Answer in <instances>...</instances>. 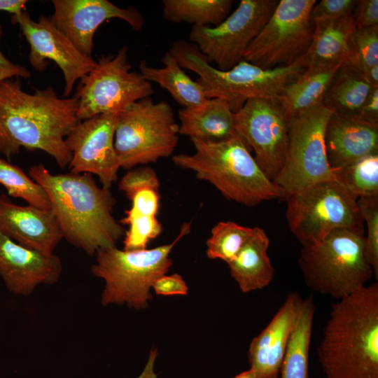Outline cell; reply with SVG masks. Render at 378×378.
I'll use <instances>...</instances> for the list:
<instances>
[{
    "label": "cell",
    "instance_id": "1",
    "mask_svg": "<svg viewBox=\"0 0 378 378\" xmlns=\"http://www.w3.org/2000/svg\"><path fill=\"white\" fill-rule=\"evenodd\" d=\"M78 100L59 97L47 87L33 94L22 90L19 78L0 82V153L10 158L22 148L40 150L58 166L69 165L71 153L65 138L78 122Z\"/></svg>",
    "mask_w": 378,
    "mask_h": 378
},
{
    "label": "cell",
    "instance_id": "2",
    "mask_svg": "<svg viewBox=\"0 0 378 378\" xmlns=\"http://www.w3.org/2000/svg\"><path fill=\"white\" fill-rule=\"evenodd\" d=\"M29 175L46 191L63 238L71 244L92 255L116 246L125 236L113 216L115 200L110 189L99 188L90 174H52L39 164Z\"/></svg>",
    "mask_w": 378,
    "mask_h": 378
},
{
    "label": "cell",
    "instance_id": "3",
    "mask_svg": "<svg viewBox=\"0 0 378 378\" xmlns=\"http://www.w3.org/2000/svg\"><path fill=\"white\" fill-rule=\"evenodd\" d=\"M326 378H378V284L332 306L316 350Z\"/></svg>",
    "mask_w": 378,
    "mask_h": 378
},
{
    "label": "cell",
    "instance_id": "4",
    "mask_svg": "<svg viewBox=\"0 0 378 378\" xmlns=\"http://www.w3.org/2000/svg\"><path fill=\"white\" fill-rule=\"evenodd\" d=\"M191 141L195 151L175 155L173 162L194 172L197 178L212 184L227 200L254 206L281 199L279 189L263 172L237 133L220 142Z\"/></svg>",
    "mask_w": 378,
    "mask_h": 378
},
{
    "label": "cell",
    "instance_id": "5",
    "mask_svg": "<svg viewBox=\"0 0 378 378\" xmlns=\"http://www.w3.org/2000/svg\"><path fill=\"white\" fill-rule=\"evenodd\" d=\"M183 68L195 73L207 99L225 101L233 113L251 99L279 98L307 69L304 55L287 66L264 69L244 59L232 69L219 70L191 42L178 40L168 50Z\"/></svg>",
    "mask_w": 378,
    "mask_h": 378
},
{
    "label": "cell",
    "instance_id": "6",
    "mask_svg": "<svg viewBox=\"0 0 378 378\" xmlns=\"http://www.w3.org/2000/svg\"><path fill=\"white\" fill-rule=\"evenodd\" d=\"M365 230L337 228L302 246L298 265L306 286L337 300L365 286L374 276L365 251Z\"/></svg>",
    "mask_w": 378,
    "mask_h": 378
},
{
    "label": "cell",
    "instance_id": "7",
    "mask_svg": "<svg viewBox=\"0 0 378 378\" xmlns=\"http://www.w3.org/2000/svg\"><path fill=\"white\" fill-rule=\"evenodd\" d=\"M190 230V223H185L172 243L150 249L125 251L113 246L99 250L91 270L105 281L102 304H127L136 309L147 307L153 299L150 288L169 270L173 264L170 253Z\"/></svg>",
    "mask_w": 378,
    "mask_h": 378
},
{
    "label": "cell",
    "instance_id": "8",
    "mask_svg": "<svg viewBox=\"0 0 378 378\" xmlns=\"http://www.w3.org/2000/svg\"><path fill=\"white\" fill-rule=\"evenodd\" d=\"M178 134L179 125L168 102H155L148 97L132 104L116 115L114 146L121 167L131 169L169 157Z\"/></svg>",
    "mask_w": 378,
    "mask_h": 378
},
{
    "label": "cell",
    "instance_id": "9",
    "mask_svg": "<svg viewBox=\"0 0 378 378\" xmlns=\"http://www.w3.org/2000/svg\"><path fill=\"white\" fill-rule=\"evenodd\" d=\"M284 200L289 230L302 246L318 243L335 229L364 230L358 199L335 179L313 183Z\"/></svg>",
    "mask_w": 378,
    "mask_h": 378
},
{
    "label": "cell",
    "instance_id": "10",
    "mask_svg": "<svg viewBox=\"0 0 378 378\" xmlns=\"http://www.w3.org/2000/svg\"><path fill=\"white\" fill-rule=\"evenodd\" d=\"M332 111L323 102L290 119L284 164L273 180L281 199L318 181L335 179L326 152L325 131Z\"/></svg>",
    "mask_w": 378,
    "mask_h": 378
},
{
    "label": "cell",
    "instance_id": "11",
    "mask_svg": "<svg viewBox=\"0 0 378 378\" xmlns=\"http://www.w3.org/2000/svg\"><path fill=\"white\" fill-rule=\"evenodd\" d=\"M131 69L127 46L120 48L115 55H102L78 85L75 97L78 100L79 120L101 114L118 113L132 104L150 97L154 92L151 83Z\"/></svg>",
    "mask_w": 378,
    "mask_h": 378
},
{
    "label": "cell",
    "instance_id": "12",
    "mask_svg": "<svg viewBox=\"0 0 378 378\" xmlns=\"http://www.w3.org/2000/svg\"><path fill=\"white\" fill-rule=\"evenodd\" d=\"M316 0H280L244 59L264 69L287 66L301 58L312 42L310 13Z\"/></svg>",
    "mask_w": 378,
    "mask_h": 378
},
{
    "label": "cell",
    "instance_id": "13",
    "mask_svg": "<svg viewBox=\"0 0 378 378\" xmlns=\"http://www.w3.org/2000/svg\"><path fill=\"white\" fill-rule=\"evenodd\" d=\"M277 0H241L237 8L214 27L193 26L189 38L219 70L232 69L244 59L248 46L274 11Z\"/></svg>",
    "mask_w": 378,
    "mask_h": 378
},
{
    "label": "cell",
    "instance_id": "14",
    "mask_svg": "<svg viewBox=\"0 0 378 378\" xmlns=\"http://www.w3.org/2000/svg\"><path fill=\"white\" fill-rule=\"evenodd\" d=\"M235 132L254 151V158L273 181L283 167L286 156L289 121L278 98L248 100L234 113Z\"/></svg>",
    "mask_w": 378,
    "mask_h": 378
},
{
    "label": "cell",
    "instance_id": "15",
    "mask_svg": "<svg viewBox=\"0 0 378 378\" xmlns=\"http://www.w3.org/2000/svg\"><path fill=\"white\" fill-rule=\"evenodd\" d=\"M30 46L29 61L32 67L43 71L48 61L61 69L64 80V96L68 97L77 80L92 70L97 62L82 54L49 18L41 15L37 22L25 10L12 15Z\"/></svg>",
    "mask_w": 378,
    "mask_h": 378
},
{
    "label": "cell",
    "instance_id": "16",
    "mask_svg": "<svg viewBox=\"0 0 378 378\" xmlns=\"http://www.w3.org/2000/svg\"><path fill=\"white\" fill-rule=\"evenodd\" d=\"M116 115L101 114L80 120L65 138L71 153L70 172L95 174L106 189L117 180L121 167L114 146Z\"/></svg>",
    "mask_w": 378,
    "mask_h": 378
},
{
    "label": "cell",
    "instance_id": "17",
    "mask_svg": "<svg viewBox=\"0 0 378 378\" xmlns=\"http://www.w3.org/2000/svg\"><path fill=\"white\" fill-rule=\"evenodd\" d=\"M52 22L83 55L92 57L94 35L106 20L119 18L134 31L144 24L142 15L134 7L123 8L107 0H53Z\"/></svg>",
    "mask_w": 378,
    "mask_h": 378
},
{
    "label": "cell",
    "instance_id": "18",
    "mask_svg": "<svg viewBox=\"0 0 378 378\" xmlns=\"http://www.w3.org/2000/svg\"><path fill=\"white\" fill-rule=\"evenodd\" d=\"M62 270L57 255L24 247L0 232V276L10 292L29 295L40 284L56 283Z\"/></svg>",
    "mask_w": 378,
    "mask_h": 378
},
{
    "label": "cell",
    "instance_id": "19",
    "mask_svg": "<svg viewBox=\"0 0 378 378\" xmlns=\"http://www.w3.org/2000/svg\"><path fill=\"white\" fill-rule=\"evenodd\" d=\"M0 232L15 242L50 255L63 236L51 209L13 203L0 194Z\"/></svg>",
    "mask_w": 378,
    "mask_h": 378
},
{
    "label": "cell",
    "instance_id": "20",
    "mask_svg": "<svg viewBox=\"0 0 378 378\" xmlns=\"http://www.w3.org/2000/svg\"><path fill=\"white\" fill-rule=\"evenodd\" d=\"M302 300L298 292L289 293L270 323L251 340L248 363L260 378H278Z\"/></svg>",
    "mask_w": 378,
    "mask_h": 378
},
{
    "label": "cell",
    "instance_id": "21",
    "mask_svg": "<svg viewBox=\"0 0 378 378\" xmlns=\"http://www.w3.org/2000/svg\"><path fill=\"white\" fill-rule=\"evenodd\" d=\"M324 140L328 162L333 170L378 153V125L357 115L332 112Z\"/></svg>",
    "mask_w": 378,
    "mask_h": 378
},
{
    "label": "cell",
    "instance_id": "22",
    "mask_svg": "<svg viewBox=\"0 0 378 378\" xmlns=\"http://www.w3.org/2000/svg\"><path fill=\"white\" fill-rule=\"evenodd\" d=\"M310 46L304 54L307 69H327L349 62L353 57V15L314 24Z\"/></svg>",
    "mask_w": 378,
    "mask_h": 378
},
{
    "label": "cell",
    "instance_id": "23",
    "mask_svg": "<svg viewBox=\"0 0 378 378\" xmlns=\"http://www.w3.org/2000/svg\"><path fill=\"white\" fill-rule=\"evenodd\" d=\"M178 118L179 134L190 139L220 142L236 134L234 113L229 104L219 98L207 99L195 107L182 108Z\"/></svg>",
    "mask_w": 378,
    "mask_h": 378
},
{
    "label": "cell",
    "instance_id": "24",
    "mask_svg": "<svg viewBox=\"0 0 378 378\" xmlns=\"http://www.w3.org/2000/svg\"><path fill=\"white\" fill-rule=\"evenodd\" d=\"M270 239L265 231L253 227V232L237 255L227 263L231 276L243 293L267 286L274 269L267 253Z\"/></svg>",
    "mask_w": 378,
    "mask_h": 378
},
{
    "label": "cell",
    "instance_id": "25",
    "mask_svg": "<svg viewBox=\"0 0 378 378\" xmlns=\"http://www.w3.org/2000/svg\"><path fill=\"white\" fill-rule=\"evenodd\" d=\"M161 61L164 66L155 68L148 65L145 59L141 60L139 73L147 81L155 82L167 90L183 108L199 106L207 99L202 85L185 73L169 51Z\"/></svg>",
    "mask_w": 378,
    "mask_h": 378
},
{
    "label": "cell",
    "instance_id": "26",
    "mask_svg": "<svg viewBox=\"0 0 378 378\" xmlns=\"http://www.w3.org/2000/svg\"><path fill=\"white\" fill-rule=\"evenodd\" d=\"M341 64L327 69H306L288 85L278 100L288 120L323 102L328 87Z\"/></svg>",
    "mask_w": 378,
    "mask_h": 378
},
{
    "label": "cell",
    "instance_id": "27",
    "mask_svg": "<svg viewBox=\"0 0 378 378\" xmlns=\"http://www.w3.org/2000/svg\"><path fill=\"white\" fill-rule=\"evenodd\" d=\"M372 88L360 69L345 62L334 74L323 104L333 113L357 115Z\"/></svg>",
    "mask_w": 378,
    "mask_h": 378
},
{
    "label": "cell",
    "instance_id": "28",
    "mask_svg": "<svg viewBox=\"0 0 378 378\" xmlns=\"http://www.w3.org/2000/svg\"><path fill=\"white\" fill-rule=\"evenodd\" d=\"M314 314L315 304L312 297L304 299L287 344L278 378H309V355Z\"/></svg>",
    "mask_w": 378,
    "mask_h": 378
},
{
    "label": "cell",
    "instance_id": "29",
    "mask_svg": "<svg viewBox=\"0 0 378 378\" xmlns=\"http://www.w3.org/2000/svg\"><path fill=\"white\" fill-rule=\"evenodd\" d=\"M162 15L172 22L214 27L227 17L232 0H164Z\"/></svg>",
    "mask_w": 378,
    "mask_h": 378
},
{
    "label": "cell",
    "instance_id": "30",
    "mask_svg": "<svg viewBox=\"0 0 378 378\" xmlns=\"http://www.w3.org/2000/svg\"><path fill=\"white\" fill-rule=\"evenodd\" d=\"M335 180L357 199L378 195V153L332 170Z\"/></svg>",
    "mask_w": 378,
    "mask_h": 378
},
{
    "label": "cell",
    "instance_id": "31",
    "mask_svg": "<svg viewBox=\"0 0 378 378\" xmlns=\"http://www.w3.org/2000/svg\"><path fill=\"white\" fill-rule=\"evenodd\" d=\"M0 184L8 195L26 201L28 205L51 209L49 197L44 188L25 174L23 170L0 158Z\"/></svg>",
    "mask_w": 378,
    "mask_h": 378
},
{
    "label": "cell",
    "instance_id": "32",
    "mask_svg": "<svg viewBox=\"0 0 378 378\" xmlns=\"http://www.w3.org/2000/svg\"><path fill=\"white\" fill-rule=\"evenodd\" d=\"M253 232L233 221H220L213 227L206 241V255L211 259H220L227 264L239 253Z\"/></svg>",
    "mask_w": 378,
    "mask_h": 378
},
{
    "label": "cell",
    "instance_id": "33",
    "mask_svg": "<svg viewBox=\"0 0 378 378\" xmlns=\"http://www.w3.org/2000/svg\"><path fill=\"white\" fill-rule=\"evenodd\" d=\"M120 223L129 226L124 236L125 251L146 249L148 242L156 238L162 230L157 216L146 215L131 208L126 211L125 216Z\"/></svg>",
    "mask_w": 378,
    "mask_h": 378
},
{
    "label": "cell",
    "instance_id": "34",
    "mask_svg": "<svg viewBox=\"0 0 378 378\" xmlns=\"http://www.w3.org/2000/svg\"><path fill=\"white\" fill-rule=\"evenodd\" d=\"M358 204L367 228L365 251L367 260L378 279V195L358 199Z\"/></svg>",
    "mask_w": 378,
    "mask_h": 378
},
{
    "label": "cell",
    "instance_id": "35",
    "mask_svg": "<svg viewBox=\"0 0 378 378\" xmlns=\"http://www.w3.org/2000/svg\"><path fill=\"white\" fill-rule=\"evenodd\" d=\"M352 46L353 57L350 63L362 72L378 64V26L356 27Z\"/></svg>",
    "mask_w": 378,
    "mask_h": 378
},
{
    "label": "cell",
    "instance_id": "36",
    "mask_svg": "<svg viewBox=\"0 0 378 378\" xmlns=\"http://www.w3.org/2000/svg\"><path fill=\"white\" fill-rule=\"evenodd\" d=\"M356 0H321L312 8L310 19L313 24L332 21L353 15Z\"/></svg>",
    "mask_w": 378,
    "mask_h": 378
},
{
    "label": "cell",
    "instance_id": "37",
    "mask_svg": "<svg viewBox=\"0 0 378 378\" xmlns=\"http://www.w3.org/2000/svg\"><path fill=\"white\" fill-rule=\"evenodd\" d=\"M159 190L160 181L154 169L148 167L128 172L120 180L118 188L130 200L137 191L144 188Z\"/></svg>",
    "mask_w": 378,
    "mask_h": 378
},
{
    "label": "cell",
    "instance_id": "38",
    "mask_svg": "<svg viewBox=\"0 0 378 378\" xmlns=\"http://www.w3.org/2000/svg\"><path fill=\"white\" fill-rule=\"evenodd\" d=\"M160 198L159 190L150 188L140 190L130 200L131 209L146 215L157 216Z\"/></svg>",
    "mask_w": 378,
    "mask_h": 378
},
{
    "label": "cell",
    "instance_id": "39",
    "mask_svg": "<svg viewBox=\"0 0 378 378\" xmlns=\"http://www.w3.org/2000/svg\"><path fill=\"white\" fill-rule=\"evenodd\" d=\"M353 17L357 28L378 26V1H358Z\"/></svg>",
    "mask_w": 378,
    "mask_h": 378
},
{
    "label": "cell",
    "instance_id": "40",
    "mask_svg": "<svg viewBox=\"0 0 378 378\" xmlns=\"http://www.w3.org/2000/svg\"><path fill=\"white\" fill-rule=\"evenodd\" d=\"M152 288L157 295H183L188 292L185 281L178 274L161 276L153 283Z\"/></svg>",
    "mask_w": 378,
    "mask_h": 378
},
{
    "label": "cell",
    "instance_id": "41",
    "mask_svg": "<svg viewBox=\"0 0 378 378\" xmlns=\"http://www.w3.org/2000/svg\"><path fill=\"white\" fill-rule=\"evenodd\" d=\"M2 36L3 28L0 24V40ZM30 76L31 73L26 67L12 62L0 49V82L14 77L28 78Z\"/></svg>",
    "mask_w": 378,
    "mask_h": 378
},
{
    "label": "cell",
    "instance_id": "42",
    "mask_svg": "<svg viewBox=\"0 0 378 378\" xmlns=\"http://www.w3.org/2000/svg\"><path fill=\"white\" fill-rule=\"evenodd\" d=\"M357 115L366 122L378 125V87L372 88Z\"/></svg>",
    "mask_w": 378,
    "mask_h": 378
},
{
    "label": "cell",
    "instance_id": "43",
    "mask_svg": "<svg viewBox=\"0 0 378 378\" xmlns=\"http://www.w3.org/2000/svg\"><path fill=\"white\" fill-rule=\"evenodd\" d=\"M28 1L25 0H0V11H6L17 15L25 10Z\"/></svg>",
    "mask_w": 378,
    "mask_h": 378
},
{
    "label": "cell",
    "instance_id": "44",
    "mask_svg": "<svg viewBox=\"0 0 378 378\" xmlns=\"http://www.w3.org/2000/svg\"><path fill=\"white\" fill-rule=\"evenodd\" d=\"M158 354V353L156 349L150 351L144 368L136 378H158L157 374L155 372V365Z\"/></svg>",
    "mask_w": 378,
    "mask_h": 378
},
{
    "label": "cell",
    "instance_id": "45",
    "mask_svg": "<svg viewBox=\"0 0 378 378\" xmlns=\"http://www.w3.org/2000/svg\"><path fill=\"white\" fill-rule=\"evenodd\" d=\"M363 74L372 88L378 87V64L370 67Z\"/></svg>",
    "mask_w": 378,
    "mask_h": 378
},
{
    "label": "cell",
    "instance_id": "46",
    "mask_svg": "<svg viewBox=\"0 0 378 378\" xmlns=\"http://www.w3.org/2000/svg\"><path fill=\"white\" fill-rule=\"evenodd\" d=\"M232 378H260L258 374L252 369L249 368Z\"/></svg>",
    "mask_w": 378,
    "mask_h": 378
}]
</instances>
